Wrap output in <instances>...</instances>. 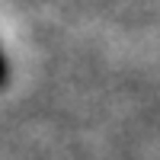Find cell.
Returning a JSON list of instances; mask_svg holds the SVG:
<instances>
[{"label": "cell", "instance_id": "6da1fadb", "mask_svg": "<svg viewBox=\"0 0 160 160\" xmlns=\"http://www.w3.org/2000/svg\"><path fill=\"white\" fill-rule=\"evenodd\" d=\"M7 83V58H3V51H0V87Z\"/></svg>", "mask_w": 160, "mask_h": 160}]
</instances>
